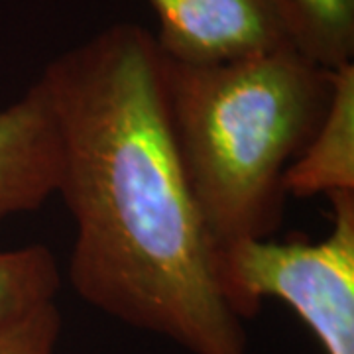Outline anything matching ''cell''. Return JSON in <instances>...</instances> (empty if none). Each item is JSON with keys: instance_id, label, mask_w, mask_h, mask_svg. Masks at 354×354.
<instances>
[{"instance_id": "obj_1", "label": "cell", "mask_w": 354, "mask_h": 354, "mask_svg": "<svg viewBox=\"0 0 354 354\" xmlns=\"http://www.w3.org/2000/svg\"><path fill=\"white\" fill-rule=\"evenodd\" d=\"M36 81L59 142L55 195L75 225L73 291L185 353L248 354L218 246L177 153L152 32L106 26L48 62Z\"/></svg>"}, {"instance_id": "obj_9", "label": "cell", "mask_w": 354, "mask_h": 354, "mask_svg": "<svg viewBox=\"0 0 354 354\" xmlns=\"http://www.w3.org/2000/svg\"><path fill=\"white\" fill-rule=\"evenodd\" d=\"M62 335V313L55 301L0 327V354H55Z\"/></svg>"}, {"instance_id": "obj_7", "label": "cell", "mask_w": 354, "mask_h": 354, "mask_svg": "<svg viewBox=\"0 0 354 354\" xmlns=\"http://www.w3.org/2000/svg\"><path fill=\"white\" fill-rule=\"evenodd\" d=\"M293 50L335 71L354 64V0H283Z\"/></svg>"}, {"instance_id": "obj_6", "label": "cell", "mask_w": 354, "mask_h": 354, "mask_svg": "<svg viewBox=\"0 0 354 354\" xmlns=\"http://www.w3.org/2000/svg\"><path fill=\"white\" fill-rule=\"evenodd\" d=\"M327 113L286 171L288 197H333L354 191V64L330 71Z\"/></svg>"}, {"instance_id": "obj_3", "label": "cell", "mask_w": 354, "mask_h": 354, "mask_svg": "<svg viewBox=\"0 0 354 354\" xmlns=\"http://www.w3.org/2000/svg\"><path fill=\"white\" fill-rule=\"evenodd\" d=\"M330 228L317 242L242 241L218 250L228 301L242 321L262 299L288 304L325 354H354V191L329 197Z\"/></svg>"}, {"instance_id": "obj_4", "label": "cell", "mask_w": 354, "mask_h": 354, "mask_svg": "<svg viewBox=\"0 0 354 354\" xmlns=\"http://www.w3.org/2000/svg\"><path fill=\"white\" fill-rule=\"evenodd\" d=\"M167 59L203 65L293 48L283 0H148Z\"/></svg>"}, {"instance_id": "obj_2", "label": "cell", "mask_w": 354, "mask_h": 354, "mask_svg": "<svg viewBox=\"0 0 354 354\" xmlns=\"http://www.w3.org/2000/svg\"><path fill=\"white\" fill-rule=\"evenodd\" d=\"M164 83L177 153L218 250L272 239L286 171L327 113L329 69L293 48L203 65L164 55Z\"/></svg>"}, {"instance_id": "obj_8", "label": "cell", "mask_w": 354, "mask_h": 354, "mask_svg": "<svg viewBox=\"0 0 354 354\" xmlns=\"http://www.w3.org/2000/svg\"><path fill=\"white\" fill-rule=\"evenodd\" d=\"M62 272L48 246L28 244L0 250V327L55 301Z\"/></svg>"}, {"instance_id": "obj_5", "label": "cell", "mask_w": 354, "mask_h": 354, "mask_svg": "<svg viewBox=\"0 0 354 354\" xmlns=\"http://www.w3.org/2000/svg\"><path fill=\"white\" fill-rule=\"evenodd\" d=\"M59 142L38 81L0 109V223L39 209L57 191Z\"/></svg>"}]
</instances>
